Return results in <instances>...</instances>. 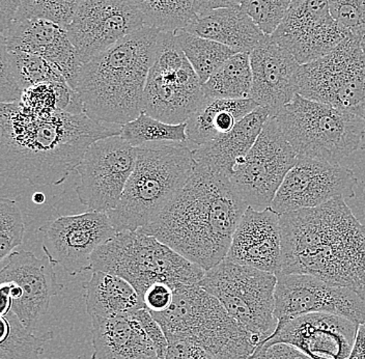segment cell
I'll return each mask as SVG.
<instances>
[{
	"mask_svg": "<svg viewBox=\"0 0 365 359\" xmlns=\"http://www.w3.org/2000/svg\"><path fill=\"white\" fill-rule=\"evenodd\" d=\"M175 298V289L166 283H155L143 296V304L150 314H161L170 310Z\"/></svg>",
	"mask_w": 365,
	"mask_h": 359,
	"instance_id": "40",
	"label": "cell"
},
{
	"mask_svg": "<svg viewBox=\"0 0 365 359\" xmlns=\"http://www.w3.org/2000/svg\"><path fill=\"white\" fill-rule=\"evenodd\" d=\"M91 319L93 346L91 359H135L143 355H157L154 344L133 314Z\"/></svg>",
	"mask_w": 365,
	"mask_h": 359,
	"instance_id": "25",
	"label": "cell"
},
{
	"mask_svg": "<svg viewBox=\"0 0 365 359\" xmlns=\"http://www.w3.org/2000/svg\"><path fill=\"white\" fill-rule=\"evenodd\" d=\"M137 148L120 135L95 141L75 171L80 203L91 211L109 212L120 202L135 166Z\"/></svg>",
	"mask_w": 365,
	"mask_h": 359,
	"instance_id": "13",
	"label": "cell"
},
{
	"mask_svg": "<svg viewBox=\"0 0 365 359\" xmlns=\"http://www.w3.org/2000/svg\"><path fill=\"white\" fill-rule=\"evenodd\" d=\"M1 43L10 51L43 57L75 90L83 64L66 27L44 18L13 20L1 31Z\"/></svg>",
	"mask_w": 365,
	"mask_h": 359,
	"instance_id": "21",
	"label": "cell"
},
{
	"mask_svg": "<svg viewBox=\"0 0 365 359\" xmlns=\"http://www.w3.org/2000/svg\"><path fill=\"white\" fill-rule=\"evenodd\" d=\"M33 202L36 205H43L46 202V196L43 192H36L33 196Z\"/></svg>",
	"mask_w": 365,
	"mask_h": 359,
	"instance_id": "47",
	"label": "cell"
},
{
	"mask_svg": "<svg viewBox=\"0 0 365 359\" xmlns=\"http://www.w3.org/2000/svg\"><path fill=\"white\" fill-rule=\"evenodd\" d=\"M197 285L216 297L228 314L250 333L259 335L262 342L273 335L277 327L274 315L275 274L225 258L205 271Z\"/></svg>",
	"mask_w": 365,
	"mask_h": 359,
	"instance_id": "9",
	"label": "cell"
},
{
	"mask_svg": "<svg viewBox=\"0 0 365 359\" xmlns=\"http://www.w3.org/2000/svg\"><path fill=\"white\" fill-rule=\"evenodd\" d=\"M120 136L135 148L148 143H188L186 123H164L145 111H141L135 120L122 126Z\"/></svg>",
	"mask_w": 365,
	"mask_h": 359,
	"instance_id": "34",
	"label": "cell"
},
{
	"mask_svg": "<svg viewBox=\"0 0 365 359\" xmlns=\"http://www.w3.org/2000/svg\"><path fill=\"white\" fill-rule=\"evenodd\" d=\"M19 2L20 0H0V31H4L13 21Z\"/></svg>",
	"mask_w": 365,
	"mask_h": 359,
	"instance_id": "45",
	"label": "cell"
},
{
	"mask_svg": "<svg viewBox=\"0 0 365 359\" xmlns=\"http://www.w3.org/2000/svg\"><path fill=\"white\" fill-rule=\"evenodd\" d=\"M272 116L268 108L259 106L242 118L228 133L193 148L196 166L230 179L243 163L261 134L267 121Z\"/></svg>",
	"mask_w": 365,
	"mask_h": 359,
	"instance_id": "24",
	"label": "cell"
},
{
	"mask_svg": "<svg viewBox=\"0 0 365 359\" xmlns=\"http://www.w3.org/2000/svg\"><path fill=\"white\" fill-rule=\"evenodd\" d=\"M18 105L25 113L34 116H47L59 111L58 82H44L26 89Z\"/></svg>",
	"mask_w": 365,
	"mask_h": 359,
	"instance_id": "38",
	"label": "cell"
},
{
	"mask_svg": "<svg viewBox=\"0 0 365 359\" xmlns=\"http://www.w3.org/2000/svg\"><path fill=\"white\" fill-rule=\"evenodd\" d=\"M253 79L250 54L242 52L230 57L204 84L205 97L215 99H251Z\"/></svg>",
	"mask_w": 365,
	"mask_h": 359,
	"instance_id": "30",
	"label": "cell"
},
{
	"mask_svg": "<svg viewBox=\"0 0 365 359\" xmlns=\"http://www.w3.org/2000/svg\"><path fill=\"white\" fill-rule=\"evenodd\" d=\"M296 90L307 99L364 118L365 51L359 36L350 34L327 56L301 65Z\"/></svg>",
	"mask_w": 365,
	"mask_h": 359,
	"instance_id": "11",
	"label": "cell"
},
{
	"mask_svg": "<svg viewBox=\"0 0 365 359\" xmlns=\"http://www.w3.org/2000/svg\"><path fill=\"white\" fill-rule=\"evenodd\" d=\"M145 18V25L161 31L185 29L194 18V0H132Z\"/></svg>",
	"mask_w": 365,
	"mask_h": 359,
	"instance_id": "33",
	"label": "cell"
},
{
	"mask_svg": "<svg viewBox=\"0 0 365 359\" xmlns=\"http://www.w3.org/2000/svg\"><path fill=\"white\" fill-rule=\"evenodd\" d=\"M91 271L108 272L129 281L143 298L150 285H197L205 271L143 231L116 233L91 258Z\"/></svg>",
	"mask_w": 365,
	"mask_h": 359,
	"instance_id": "7",
	"label": "cell"
},
{
	"mask_svg": "<svg viewBox=\"0 0 365 359\" xmlns=\"http://www.w3.org/2000/svg\"><path fill=\"white\" fill-rule=\"evenodd\" d=\"M25 225L19 206L11 198H0V261L4 262L14 249L21 246Z\"/></svg>",
	"mask_w": 365,
	"mask_h": 359,
	"instance_id": "36",
	"label": "cell"
},
{
	"mask_svg": "<svg viewBox=\"0 0 365 359\" xmlns=\"http://www.w3.org/2000/svg\"><path fill=\"white\" fill-rule=\"evenodd\" d=\"M251 359H312L294 347L276 344L257 352Z\"/></svg>",
	"mask_w": 365,
	"mask_h": 359,
	"instance_id": "43",
	"label": "cell"
},
{
	"mask_svg": "<svg viewBox=\"0 0 365 359\" xmlns=\"http://www.w3.org/2000/svg\"><path fill=\"white\" fill-rule=\"evenodd\" d=\"M247 208L228 178L195 164L177 198L139 230L209 271L227 258Z\"/></svg>",
	"mask_w": 365,
	"mask_h": 359,
	"instance_id": "3",
	"label": "cell"
},
{
	"mask_svg": "<svg viewBox=\"0 0 365 359\" xmlns=\"http://www.w3.org/2000/svg\"><path fill=\"white\" fill-rule=\"evenodd\" d=\"M133 315H135L139 323L145 329L148 337L150 338V340L154 344L157 355L160 358L165 359L166 351H168V340L166 338L165 333H164L163 328L160 325L158 321L153 317V315L145 308L136 310L135 313H133Z\"/></svg>",
	"mask_w": 365,
	"mask_h": 359,
	"instance_id": "41",
	"label": "cell"
},
{
	"mask_svg": "<svg viewBox=\"0 0 365 359\" xmlns=\"http://www.w3.org/2000/svg\"><path fill=\"white\" fill-rule=\"evenodd\" d=\"M350 34L331 15L328 0H294L271 36L305 65L327 56Z\"/></svg>",
	"mask_w": 365,
	"mask_h": 359,
	"instance_id": "18",
	"label": "cell"
},
{
	"mask_svg": "<svg viewBox=\"0 0 365 359\" xmlns=\"http://www.w3.org/2000/svg\"><path fill=\"white\" fill-rule=\"evenodd\" d=\"M332 17L354 36L365 29V0H328Z\"/></svg>",
	"mask_w": 365,
	"mask_h": 359,
	"instance_id": "39",
	"label": "cell"
},
{
	"mask_svg": "<svg viewBox=\"0 0 365 359\" xmlns=\"http://www.w3.org/2000/svg\"><path fill=\"white\" fill-rule=\"evenodd\" d=\"M202 86L175 33L161 31L143 93V111L164 123H186L205 100Z\"/></svg>",
	"mask_w": 365,
	"mask_h": 359,
	"instance_id": "10",
	"label": "cell"
},
{
	"mask_svg": "<svg viewBox=\"0 0 365 359\" xmlns=\"http://www.w3.org/2000/svg\"><path fill=\"white\" fill-rule=\"evenodd\" d=\"M83 288L86 313L91 318L133 314L145 308L143 298L133 285L116 274L93 271L91 280L84 283Z\"/></svg>",
	"mask_w": 365,
	"mask_h": 359,
	"instance_id": "29",
	"label": "cell"
},
{
	"mask_svg": "<svg viewBox=\"0 0 365 359\" xmlns=\"http://www.w3.org/2000/svg\"><path fill=\"white\" fill-rule=\"evenodd\" d=\"M294 0H241L240 6L266 36H272Z\"/></svg>",
	"mask_w": 365,
	"mask_h": 359,
	"instance_id": "37",
	"label": "cell"
},
{
	"mask_svg": "<svg viewBox=\"0 0 365 359\" xmlns=\"http://www.w3.org/2000/svg\"><path fill=\"white\" fill-rule=\"evenodd\" d=\"M2 333L0 338V359H40L45 345L53 340V331L34 335L21 320L11 312L1 315Z\"/></svg>",
	"mask_w": 365,
	"mask_h": 359,
	"instance_id": "31",
	"label": "cell"
},
{
	"mask_svg": "<svg viewBox=\"0 0 365 359\" xmlns=\"http://www.w3.org/2000/svg\"><path fill=\"white\" fill-rule=\"evenodd\" d=\"M357 185L352 169L299 155L270 207L282 215L319 207L334 198H353Z\"/></svg>",
	"mask_w": 365,
	"mask_h": 359,
	"instance_id": "16",
	"label": "cell"
},
{
	"mask_svg": "<svg viewBox=\"0 0 365 359\" xmlns=\"http://www.w3.org/2000/svg\"><path fill=\"white\" fill-rule=\"evenodd\" d=\"M42 248L52 264L71 276L91 271L95 251L116 234L106 212L90 211L61 216L38 228Z\"/></svg>",
	"mask_w": 365,
	"mask_h": 359,
	"instance_id": "15",
	"label": "cell"
},
{
	"mask_svg": "<svg viewBox=\"0 0 365 359\" xmlns=\"http://www.w3.org/2000/svg\"><path fill=\"white\" fill-rule=\"evenodd\" d=\"M122 126L86 113L34 116L18 103L0 104V169L31 184L61 185L95 141L120 135Z\"/></svg>",
	"mask_w": 365,
	"mask_h": 359,
	"instance_id": "1",
	"label": "cell"
},
{
	"mask_svg": "<svg viewBox=\"0 0 365 359\" xmlns=\"http://www.w3.org/2000/svg\"><path fill=\"white\" fill-rule=\"evenodd\" d=\"M182 29L227 46L237 54H250L267 36L240 6L196 15Z\"/></svg>",
	"mask_w": 365,
	"mask_h": 359,
	"instance_id": "26",
	"label": "cell"
},
{
	"mask_svg": "<svg viewBox=\"0 0 365 359\" xmlns=\"http://www.w3.org/2000/svg\"><path fill=\"white\" fill-rule=\"evenodd\" d=\"M161 31L145 25L83 65L75 91L84 113L98 122L125 125L143 111V93L156 59Z\"/></svg>",
	"mask_w": 365,
	"mask_h": 359,
	"instance_id": "4",
	"label": "cell"
},
{
	"mask_svg": "<svg viewBox=\"0 0 365 359\" xmlns=\"http://www.w3.org/2000/svg\"><path fill=\"white\" fill-rule=\"evenodd\" d=\"M165 359H219L204 348L186 340L168 343Z\"/></svg>",
	"mask_w": 365,
	"mask_h": 359,
	"instance_id": "42",
	"label": "cell"
},
{
	"mask_svg": "<svg viewBox=\"0 0 365 359\" xmlns=\"http://www.w3.org/2000/svg\"><path fill=\"white\" fill-rule=\"evenodd\" d=\"M0 272V293L11 297V312L29 328L48 314L52 297L63 290L52 263L31 251H14Z\"/></svg>",
	"mask_w": 365,
	"mask_h": 359,
	"instance_id": "19",
	"label": "cell"
},
{
	"mask_svg": "<svg viewBox=\"0 0 365 359\" xmlns=\"http://www.w3.org/2000/svg\"><path fill=\"white\" fill-rule=\"evenodd\" d=\"M282 274H308L365 299V226L344 198L280 215Z\"/></svg>",
	"mask_w": 365,
	"mask_h": 359,
	"instance_id": "2",
	"label": "cell"
},
{
	"mask_svg": "<svg viewBox=\"0 0 365 359\" xmlns=\"http://www.w3.org/2000/svg\"><path fill=\"white\" fill-rule=\"evenodd\" d=\"M364 143H362L361 148H364V150H365V113H364Z\"/></svg>",
	"mask_w": 365,
	"mask_h": 359,
	"instance_id": "50",
	"label": "cell"
},
{
	"mask_svg": "<svg viewBox=\"0 0 365 359\" xmlns=\"http://www.w3.org/2000/svg\"><path fill=\"white\" fill-rule=\"evenodd\" d=\"M0 46L1 103L19 102L23 91L36 84L66 81L61 73L43 57L26 52L10 51L2 43Z\"/></svg>",
	"mask_w": 365,
	"mask_h": 359,
	"instance_id": "27",
	"label": "cell"
},
{
	"mask_svg": "<svg viewBox=\"0 0 365 359\" xmlns=\"http://www.w3.org/2000/svg\"><path fill=\"white\" fill-rule=\"evenodd\" d=\"M178 44L184 52L189 63L197 73L202 84L230 57L237 54L235 50L215 41L202 38L188 33L185 29L173 31Z\"/></svg>",
	"mask_w": 365,
	"mask_h": 359,
	"instance_id": "32",
	"label": "cell"
},
{
	"mask_svg": "<svg viewBox=\"0 0 365 359\" xmlns=\"http://www.w3.org/2000/svg\"><path fill=\"white\" fill-rule=\"evenodd\" d=\"M298 157L277 121L271 116L230 182L248 207L262 211L270 207Z\"/></svg>",
	"mask_w": 365,
	"mask_h": 359,
	"instance_id": "12",
	"label": "cell"
},
{
	"mask_svg": "<svg viewBox=\"0 0 365 359\" xmlns=\"http://www.w3.org/2000/svg\"><path fill=\"white\" fill-rule=\"evenodd\" d=\"M145 26L132 0H82L67 29L82 64Z\"/></svg>",
	"mask_w": 365,
	"mask_h": 359,
	"instance_id": "17",
	"label": "cell"
},
{
	"mask_svg": "<svg viewBox=\"0 0 365 359\" xmlns=\"http://www.w3.org/2000/svg\"><path fill=\"white\" fill-rule=\"evenodd\" d=\"M348 359H365V323L358 326L352 351Z\"/></svg>",
	"mask_w": 365,
	"mask_h": 359,
	"instance_id": "46",
	"label": "cell"
},
{
	"mask_svg": "<svg viewBox=\"0 0 365 359\" xmlns=\"http://www.w3.org/2000/svg\"><path fill=\"white\" fill-rule=\"evenodd\" d=\"M225 258L276 276L282 274L280 215L271 207L262 211L248 207L235 232Z\"/></svg>",
	"mask_w": 365,
	"mask_h": 359,
	"instance_id": "22",
	"label": "cell"
},
{
	"mask_svg": "<svg viewBox=\"0 0 365 359\" xmlns=\"http://www.w3.org/2000/svg\"><path fill=\"white\" fill-rule=\"evenodd\" d=\"M358 326L346 318L327 313L300 315L276 327L253 355L274 345L284 344L312 359H348Z\"/></svg>",
	"mask_w": 365,
	"mask_h": 359,
	"instance_id": "20",
	"label": "cell"
},
{
	"mask_svg": "<svg viewBox=\"0 0 365 359\" xmlns=\"http://www.w3.org/2000/svg\"><path fill=\"white\" fill-rule=\"evenodd\" d=\"M82 0H20L13 20L44 18L67 27Z\"/></svg>",
	"mask_w": 365,
	"mask_h": 359,
	"instance_id": "35",
	"label": "cell"
},
{
	"mask_svg": "<svg viewBox=\"0 0 365 359\" xmlns=\"http://www.w3.org/2000/svg\"><path fill=\"white\" fill-rule=\"evenodd\" d=\"M241 0H194L196 15H202L217 9L232 8L240 6Z\"/></svg>",
	"mask_w": 365,
	"mask_h": 359,
	"instance_id": "44",
	"label": "cell"
},
{
	"mask_svg": "<svg viewBox=\"0 0 365 359\" xmlns=\"http://www.w3.org/2000/svg\"><path fill=\"white\" fill-rule=\"evenodd\" d=\"M314 313L341 315L365 323V299L353 290L337 287L308 274H279L275 290L277 326Z\"/></svg>",
	"mask_w": 365,
	"mask_h": 359,
	"instance_id": "14",
	"label": "cell"
},
{
	"mask_svg": "<svg viewBox=\"0 0 365 359\" xmlns=\"http://www.w3.org/2000/svg\"><path fill=\"white\" fill-rule=\"evenodd\" d=\"M170 310L152 314L168 343H194L219 359H251L262 338L228 314L220 301L198 285H179Z\"/></svg>",
	"mask_w": 365,
	"mask_h": 359,
	"instance_id": "6",
	"label": "cell"
},
{
	"mask_svg": "<svg viewBox=\"0 0 365 359\" xmlns=\"http://www.w3.org/2000/svg\"><path fill=\"white\" fill-rule=\"evenodd\" d=\"M135 359H162V358H160L158 355H143V356H139V358H137Z\"/></svg>",
	"mask_w": 365,
	"mask_h": 359,
	"instance_id": "48",
	"label": "cell"
},
{
	"mask_svg": "<svg viewBox=\"0 0 365 359\" xmlns=\"http://www.w3.org/2000/svg\"><path fill=\"white\" fill-rule=\"evenodd\" d=\"M135 166L118 206L107 212L116 233L145 228L170 205L192 176L194 146L157 143L138 146Z\"/></svg>",
	"mask_w": 365,
	"mask_h": 359,
	"instance_id": "5",
	"label": "cell"
},
{
	"mask_svg": "<svg viewBox=\"0 0 365 359\" xmlns=\"http://www.w3.org/2000/svg\"><path fill=\"white\" fill-rule=\"evenodd\" d=\"M282 133L301 156L339 163L362 148L364 118L297 93L276 113Z\"/></svg>",
	"mask_w": 365,
	"mask_h": 359,
	"instance_id": "8",
	"label": "cell"
},
{
	"mask_svg": "<svg viewBox=\"0 0 365 359\" xmlns=\"http://www.w3.org/2000/svg\"><path fill=\"white\" fill-rule=\"evenodd\" d=\"M253 86L251 99L272 116L297 95L296 76L301 65L287 49L267 36L250 52Z\"/></svg>",
	"mask_w": 365,
	"mask_h": 359,
	"instance_id": "23",
	"label": "cell"
},
{
	"mask_svg": "<svg viewBox=\"0 0 365 359\" xmlns=\"http://www.w3.org/2000/svg\"><path fill=\"white\" fill-rule=\"evenodd\" d=\"M259 105L252 99L230 100L205 97L186 122L188 143L194 148L228 133Z\"/></svg>",
	"mask_w": 365,
	"mask_h": 359,
	"instance_id": "28",
	"label": "cell"
},
{
	"mask_svg": "<svg viewBox=\"0 0 365 359\" xmlns=\"http://www.w3.org/2000/svg\"><path fill=\"white\" fill-rule=\"evenodd\" d=\"M360 43H361L362 48L365 51V29H364V33H362L361 36H360Z\"/></svg>",
	"mask_w": 365,
	"mask_h": 359,
	"instance_id": "49",
	"label": "cell"
}]
</instances>
